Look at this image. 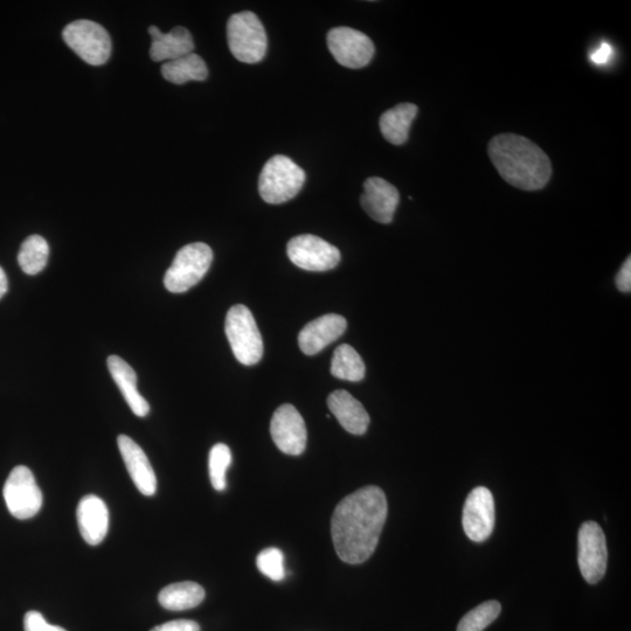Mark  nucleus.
<instances>
[{"mask_svg": "<svg viewBox=\"0 0 631 631\" xmlns=\"http://www.w3.org/2000/svg\"><path fill=\"white\" fill-rule=\"evenodd\" d=\"M76 518L81 536L89 545L103 542L109 530V510L100 497L88 495L81 499Z\"/></svg>", "mask_w": 631, "mask_h": 631, "instance_id": "nucleus-17", "label": "nucleus"}, {"mask_svg": "<svg viewBox=\"0 0 631 631\" xmlns=\"http://www.w3.org/2000/svg\"><path fill=\"white\" fill-rule=\"evenodd\" d=\"M492 164L506 183L524 191L543 189L550 182V158L529 138L515 134H502L489 144Z\"/></svg>", "mask_w": 631, "mask_h": 631, "instance_id": "nucleus-2", "label": "nucleus"}, {"mask_svg": "<svg viewBox=\"0 0 631 631\" xmlns=\"http://www.w3.org/2000/svg\"><path fill=\"white\" fill-rule=\"evenodd\" d=\"M365 373L366 367L359 353L348 344L338 346L332 357V376L357 383L365 378Z\"/></svg>", "mask_w": 631, "mask_h": 631, "instance_id": "nucleus-24", "label": "nucleus"}, {"mask_svg": "<svg viewBox=\"0 0 631 631\" xmlns=\"http://www.w3.org/2000/svg\"><path fill=\"white\" fill-rule=\"evenodd\" d=\"M151 36L150 57L156 62L171 61L193 53L192 34L185 27L177 26L169 33H163L157 26L149 27Z\"/></svg>", "mask_w": 631, "mask_h": 631, "instance_id": "nucleus-18", "label": "nucleus"}, {"mask_svg": "<svg viewBox=\"0 0 631 631\" xmlns=\"http://www.w3.org/2000/svg\"><path fill=\"white\" fill-rule=\"evenodd\" d=\"M107 365L131 411L140 418H145L150 412V406L148 401L138 392L137 376L133 367L119 356H110Z\"/></svg>", "mask_w": 631, "mask_h": 631, "instance_id": "nucleus-20", "label": "nucleus"}, {"mask_svg": "<svg viewBox=\"0 0 631 631\" xmlns=\"http://www.w3.org/2000/svg\"><path fill=\"white\" fill-rule=\"evenodd\" d=\"M385 492L369 485L346 496L331 520V535L344 563H365L376 551L387 519Z\"/></svg>", "mask_w": 631, "mask_h": 631, "instance_id": "nucleus-1", "label": "nucleus"}, {"mask_svg": "<svg viewBox=\"0 0 631 631\" xmlns=\"http://www.w3.org/2000/svg\"><path fill=\"white\" fill-rule=\"evenodd\" d=\"M162 75L166 81L175 85H184L190 81H205L208 68L203 58L196 53H190L182 58L165 62L162 66Z\"/></svg>", "mask_w": 631, "mask_h": 631, "instance_id": "nucleus-23", "label": "nucleus"}, {"mask_svg": "<svg viewBox=\"0 0 631 631\" xmlns=\"http://www.w3.org/2000/svg\"><path fill=\"white\" fill-rule=\"evenodd\" d=\"M24 629L25 631H67L64 628L48 623L43 614L34 612V610L26 613L24 617Z\"/></svg>", "mask_w": 631, "mask_h": 631, "instance_id": "nucleus-29", "label": "nucleus"}, {"mask_svg": "<svg viewBox=\"0 0 631 631\" xmlns=\"http://www.w3.org/2000/svg\"><path fill=\"white\" fill-rule=\"evenodd\" d=\"M578 563L582 577L589 585H595L605 577L608 549L605 532L595 522L581 525L578 536Z\"/></svg>", "mask_w": 631, "mask_h": 631, "instance_id": "nucleus-9", "label": "nucleus"}, {"mask_svg": "<svg viewBox=\"0 0 631 631\" xmlns=\"http://www.w3.org/2000/svg\"><path fill=\"white\" fill-rule=\"evenodd\" d=\"M117 445L136 488L144 496H154L157 491V477L147 454L127 435H120Z\"/></svg>", "mask_w": 631, "mask_h": 631, "instance_id": "nucleus-16", "label": "nucleus"}, {"mask_svg": "<svg viewBox=\"0 0 631 631\" xmlns=\"http://www.w3.org/2000/svg\"><path fill=\"white\" fill-rule=\"evenodd\" d=\"M328 406L339 424L353 435H364L370 425V415L360 402L349 392L339 390L331 393Z\"/></svg>", "mask_w": 631, "mask_h": 631, "instance_id": "nucleus-19", "label": "nucleus"}, {"mask_svg": "<svg viewBox=\"0 0 631 631\" xmlns=\"http://www.w3.org/2000/svg\"><path fill=\"white\" fill-rule=\"evenodd\" d=\"M232 463V452L230 447L224 443H218L210 452L208 459V469H210V478L213 488L217 491L226 489V473Z\"/></svg>", "mask_w": 631, "mask_h": 631, "instance_id": "nucleus-27", "label": "nucleus"}, {"mask_svg": "<svg viewBox=\"0 0 631 631\" xmlns=\"http://www.w3.org/2000/svg\"><path fill=\"white\" fill-rule=\"evenodd\" d=\"M3 494L11 515L19 520L32 518L43 508V492L32 471L25 466L11 471Z\"/></svg>", "mask_w": 631, "mask_h": 631, "instance_id": "nucleus-8", "label": "nucleus"}, {"mask_svg": "<svg viewBox=\"0 0 631 631\" xmlns=\"http://www.w3.org/2000/svg\"><path fill=\"white\" fill-rule=\"evenodd\" d=\"M327 39L331 54L346 68L359 69L369 65L376 52L373 41L365 33L350 27L332 29Z\"/></svg>", "mask_w": 631, "mask_h": 631, "instance_id": "nucleus-11", "label": "nucleus"}, {"mask_svg": "<svg viewBox=\"0 0 631 631\" xmlns=\"http://www.w3.org/2000/svg\"><path fill=\"white\" fill-rule=\"evenodd\" d=\"M287 254L295 266L309 272H327L341 262V252L337 247L310 234L291 239Z\"/></svg>", "mask_w": 631, "mask_h": 631, "instance_id": "nucleus-10", "label": "nucleus"}, {"mask_svg": "<svg viewBox=\"0 0 631 631\" xmlns=\"http://www.w3.org/2000/svg\"><path fill=\"white\" fill-rule=\"evenodd\" d=\"M496 522L495 501L491 491L477 487L467 497L463 508L464 533L475 543H483L494 532Z\"/></svg>", "mask_w": 631, "mask_h": 631, "instance_id": "nucleus-12", "label": "nucleus"}, {"mask_svg": "<svg viewBox=\"0 0 631 631\" xmlns=\"http://www.w3.org/2000/svg\"><path fill=\"white\" fill-rule=\"evenodd\" d=\"M227 40L234 58L244 64H258L266 57L267 33L253 12H240L228 20Z\"/></svg>", "mask_w": 631, "mask_h": 631, "instance_id": "nucleus-4", "label": "nucleus"}, {"mask_svg": "<svg viewBox=\"0 0 631 631\" xmlns=\"http://www.w3.org/2000/svg\"><path fill=\"white\" fill-rule=\"evenodd\" d=\"M259 571L273 581H282L286 578V568H284V556L281 550L270 547L263 550L256 559Z\"/></svg>", "mask_w": 631, "mask_h": 631, "instance_id": "nucleus-28", "label": "nucleus"}, {"mask_svg": "<svg viewBox=\"0 0 631 631\" xmlns=\"http://www.w3.org/2000/svg\"><path fill=\"white\" fill-rule=\"evenodd\" d=\"M65 43L92 66H102L112 54V39L100 24L90 20H76L62 32Z\"/></svg>", "mask_w": 631, "mask_h": 631, "instance_id": "nucleus-7", "label": "nucleus"}, {"mask_svg": "<svg viewBox=\"0 0 631 631\" xmlns=\"http://www.w3.org/2000/svg\"><path fill=\"white\" fill-rule=\"evenodd\" d=\"M50 256V246L40 235L27 238L18 254V263L27 275H37L43 272Z\"/></svg>", "mask_w": 631, "mask_h": 631, "instance_id": "nucleus-25", "label": "nucleus"}, {"mask_svg": "<svg viewBox=\"0 0 631 631\" xmlns=\"http://www.w3.org/2000/svg\"><path fill=\"white\" fill-rule=\"evenodd\" d=\"M204 599V588L192 581L177 582V584L166 586L158 595L161 606L173 612L196 608Z\"/></svg>", "mask_w": 631, "mask_h": 631, "instance_id": "nucleus-22", "label": "nucleus"}, {"mask_svg": "<svg viewBox=\"0 0 631 631\" xmlns=\"http://www.w3.org/2000/svg\"><path fill=\"white\" fill-rule=\"evenodd\" d=\"M270 433L276 447L284 454L298 456L307 447V426L293 405H282L276 409L270 424Z\"/></svg>", "mask_w": 631, "mask_h": 631, "instance_id": "nucleus-13", "label": "nucleus"}, {"mask_svg": "<svg viewBox=\"0 0 631 631\" xmlns=\"http://www.w3.org/2000/svg\"><path fill=\"white\" fill-rule=\"evenodd\" d=\"M501 612L502 606L498 601L484 602L463 616L457 631H483L498 619Z\"/></svg>", "mask_w": 631, "mask_h": 631, "instance_id": "nucleus-26", "label": "nucleus"}, {"mask_svg": "<svg viewBox=\"0 0 631 631\" xmlns=\"http://www.w3.org/2000/svg\"><path fill=\"white\" fill-rule=\"evenodd\" d=\"M419 108L413 103H401L387 110L380 117V131L387 142L393 145H402L407 142L409 129Z\"/></svg>", "mask_w": 631, "mask_h": 631, "instance_id": "nucleus-21", "label": "nucleus"}, {"mask_svg": "<svg viewBox=\"0 0 631 631\" xmlns=\"http://www.w3.org/2000/svg\"><path fill=\"white\" fill-rule=\"evenodd\" d=\"M615 282H616L617 289L622 291V293H628V294L630 293V291H631V259H630V256L626 260V262L623 263V266L620 269V272L617 273Z\"/></svg>", "mask_w": 631, "mask_h": 631, "instance_id": "nucleus-31", "label": "nucleus"}, {"mask_svg": "<svg viewBox=\"0 0 631 631\" xmlns=\"http://www.w3.org/2000/svg\"><path fill=\"white\" fill-rule=\"evenodd\" d=\"M613 54V47L608 43H602L598 50L591 54V60L596 65H605Z\"/></svg>", "mask_w": 631, "mask_h": 631, "instance_id": "nucleus-32", "label": "nucleus"}, {"mask_svg": "<svg viewBox=\"0 0 631 631\" xmlns=\"http://www.w3.org/2000/svg\"><path fill=\"white\" fill-rule=\"evenodd\" d=\"M305 183V172L287 156L276 155L263 166L259 192L268 204L279 205L295 198Z\"/></svg>", "mask_w": 631, "mask_h": 631, "instance_id": "nucleus-3", "label": "nucleus"}, {"mask_svg": "<svg viewBox=\"0 0 631 631\" xmlns=\"http://www.w3.org/2000/svg\"><path fill=\"white\" fill-rule=\"evenodd\" d=\"M9 283L8 277L2 267H0V298H2L6 293H8Z\"/></svg>", "mask_w": 631, "mask_h": 631, "instance_id": "nucleus-33", "label": "nucleus"}, {"mask_svg": "<svg viewBox=\"0 0 631 631\" xmlns=\"http://www.w3.org/2000/svg\"><path fill=\"white\" fill-rule=\"evenodd\" d=\"M212 261V249L203 242L183 247L165 274V288L170 293H185L204 279Z\"/></svg>", "mask_w": 631, "mask_h": 631, "instance_id": "nucleus-6", "label": "nucleus"}, {"mask_svg": "<svg viewBox=\"0 0 631 631\" xmlns=\"http://www.w3.org/2000/svg\"><path fill=\"white\" fill-rule=\"evenodd\" d=\"M400 194L394 185L379 177H372L364 183V194L360 198L365 212L377 223L391 224L399 205Z\"/></svg>", "mask_w": 631, "mask_h": 631, "instance_id": "nucleus-14", "label": "nucleus"}, {"mask_svg": "<svg viewBox=\"0 0 631 631\" xmlns=\"http://www.w3.org/2000/svg\"><path fill=\"white\" fill-rule=\"evenodd\" d=\"M348 322L341 315H324L305 325L298 336V345L307 356H314L342 337Z\"/></svg>", "mask_w": 631, "mask_h": 631, "instance_id": "nucleus-15", "label": "nucleus"}, {"mask_svg": "<svg viewBox=\"0 0 631 631\" xmlns=\"http://www.w3.org/2000/svg\"><path fill=\"white\" fill-rule=\"evenodd\" d=\"M226 336L235 358L246 366L258 364L263 356L262 337L254 316L246 305H234L228 311Z\"/></svg>", "mask_w": 631, "mask_h": 631, "instance_id": "nucleus-5", "label": "nucleus"}, {"mask_svg": "<svg viewBox=\"0 0 631 631\" xmlns=\"http://www.w3.org/2000/svg\"><path fill=\"white\" fill-rule=\"evenodd\" d=\"M151 631H200V626L191 620H176L161 624Z\"/></svg>", "mask_w": 631, "mask_h": 631, "instance_id": "nucleus-30", "label": "nucleus"}]
</instances>
